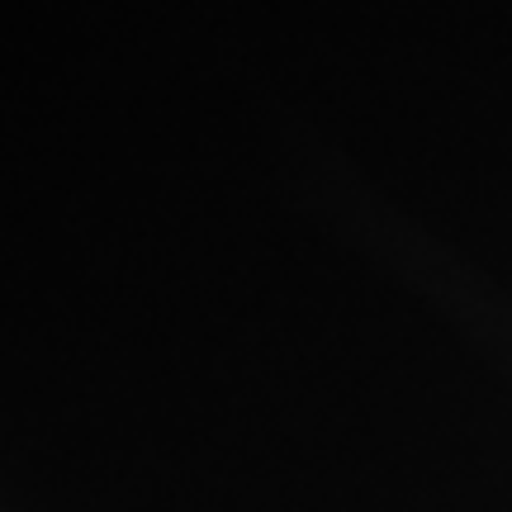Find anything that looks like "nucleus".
Segmentation results:
<instances>
[]
</instances>
